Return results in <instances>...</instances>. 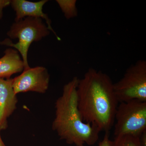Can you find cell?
Returning <instances> with one entry per match:
<instances>
[{"instance_id":"5bb4252c","label":"cell","mask_w":146,"mask_h":146,"mask_svg":"<svg viewBox=\"0 0 146 146\" xmlns=\"http://www.w3.org/2000/svg\"><path fill=\"white\" fill-rule=\"evenodd\" d=\"M141 146H146V130L144 131L139 137Z\"/></svg>"},{"instance_id":"ba28073f","label":"cell","mask_w":146,"mask_h":146,"mask_svg":"<svg viewBox=\"0 0 146 146\" xmlns=\"http://www.w3.org/2000/svg\"><path fill=\"white\" fill-rule=\"evenodd\" d=\"M48 1L47 0H42L34 2L25 0H13L11 1L10 4L16 12L15 22L21 21L26 17L44 19L46 23L48 29L53 33L58 40L60 41V37L51 26V20L48 15L43 12V6Z\"/></svg>"},{"instance_id":"9c48e42d","label":"cell","mask_w":146,"mask_h":146,"mask_svg":"<svg viewBox=\"0 0 146 146\" xmlns=\"http://www.w3.org/2000/svg\"><path fill=\"white\" fill-rule=\"evenodd\" d=\"M24 69L23 62L18 51L11 48L6 50L4 55L0 58V79H10L11 76L22 72Z\"/></svg>"},{"instance_id":"52a82bcc","label":"cell","mask_w":146,"mask_h":146,"mask_svg":"<svg viewBox=\"0 0 146 146\" xmlns=\"http://www.w3.org/2000/svg\"><path fill=\"white\" fill-rule=\"evenodd\" d=\"M18 102L12 86V79H0V130L8 127V118L17 108Z\"/></svg>"},{"instance_id":"7a4b0ae2","label":"cell","mask_w":146,"mask_h":146,"mask_svg":"<svg viewBox=\"0 0 146 146\" xmlns=\"http://www.w3.org/2000/svg\"><path fill=\"white\" fill-rule=\"evenodd\" d=\"M78 80L75 77L63 87L62 95L56 102L52 129L60 139L68 144L93 145L98 140L101 131L96 126L84 121L82 118L78 108Z\"/></svg>"},{"instance_id":"9a60e30c","label":"cell","mask_w":146,"mask_h":146,"mask_svg":"<svg viewBox=\"0 0 146 146\" xmlns=\"http://www.w3.org/2000/svg\"><path fill=\"white\" fill-rule=\"evenodd\" d=\"M1 131L0 130V133H1ZM0 146H6L1 137V133H0Z\"/></svg>"},{"instance_id":"3957f363","label":"cell","mask_w":146,"mask_h":146,"mask_svg":"<svg viewBox=\"0 0 146 146\" xmlns=\"http://www.w3.org/2000/svg\"><path fill=\"white\" fill-rule=\"evenodd\" d=\"M50 31L41 18L27 17L15 22L11 27L7 35L11 39H18V42L13 44L6 39L1 44L13 47L20 53L23 62L25 69L30 68L28 62V52L33 42L40 41L49 35Z\"/></svg>"},{"instance_id":"5b68a950","label":"cell","mask_w":146,"mask_h":146,"mask_svg":"<svg viewBox=\"0 0 146 146\" xmlns=\"http://www.w3.org/2000/svg\"><path fill=\"white\" fill-rule=\"evenodd\" d=\"M113 86L119 103L134 100L146 102V60H138L129 66Z\"/></svg>"},{"instance_id":"4fadbf2b","label":"cell","mask_w":146,"mask_h":146,"mask_svg":"<svg viewBox=\"0 0 146 146\" xmlns=\"http://www.w3.org/2000/svg\"><path fill=\"white\" fill-rule=\"evenodd\" d=\"M11 3V1L9 0H0V19L3 15V9L5 7L9 5Z\"/></svg>"},{"instance_id":"7c38bea8","label":"cell","mask_w":146,"mask_h":146,"mask_svg":"<svg viewBox=\"0 0 146 146\" xmlns=\"http://www.w3.org/2000/svg\"><path fill=\"white\" fill-rule=\"evenodd\" d=\"M98 146H113V141L110 139L109 131L105 132L103 139L100 142Z\"/></svg>"},{"instance_id":"6da1fadb","label":"cell","mask_w":146,"mask_h":146,"mask_svg":"<svg viewBox=\"0 0 146 146\" xmlns=\"http://www.w3.org/2000/svg\"><path fill=\"white\" fill-rule=\"evenodd\" d=\"M107 74L90 68L77 87L78 108L84 121L109 131L114 125L119 102Z\"/></svg>"},{"instance_id":"30bf717a","label":"cell","mask_w":146,"mask_h":146,"mask_svg":"<svg viewBox=\"0 0 146 146\" xmlns=\"http://www.w3.org/2000/svg\"><path fill=\"white\" fill-rule=\"evenodd\" d=\"M56 2L67 19L75 18L77 16L76 0H57Z\"/></svg>"},{"instance_id":"277c9868","label":"cell","mask_w":146,"mask_h":146,"mask_svg":"<svg viewBox=\"0 0 146 146\" xmlns=\"http://www.w3.org/2000/svg\"><path fill=\"white\" fill-rule=\"evenodd\" d=\"M115 138L140 137L146 130V102L134 100L119 103L115 115Z\"/></svg>"},{"instance_id":"8992f818","label":"cell","mask_w":146,"mask_h":146,"mask_svg":"<svg viewBox=\"0 0 146 146\" xmlns=\"http://www.w3.org/2000/svg\"><path fill=\"white\" fill-rule=\"evenodd\" d=\"M50 75L46 69L42 66L24 70L20 75L12 79L15 94L29 91L44 94L49 84Z\"/></svg>"},{"instance_id":"8fae6325","label":"cell","mask_w":146,"mask_h":146,"mask_svg":"<svg viewBox=\"0 0 146 146\" xmlns=\"http://www.w3.org/2000/svg\"><path fill=\"white\" fill-rule=\"evenodd\" d=\"M113 146H141V145L139 137L127 135L115 138Z\"/></svg>"}]
</instances>
